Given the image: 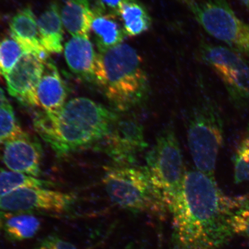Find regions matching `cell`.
Masks as SVG:
<instances>
[{
	"label": "cell",
	"mask_w": 249,
	"mask_h": 249,
	"mask_svg": "<svg viewBox=\"0 0 249 249\" xmlns=\"http://www.w3.org/2000/svg\"><path fill=\"white\" fill-rule=\"evenodd\" d=\"M249 204L246 196L224 194L214 176L185 171L180 188L167 204L173 249H220L232 238L236 211Z\"/></svg>",
	"instance_id": "obj_1"
},
{
	"label": "cell",
	"mask_w": 249,
	"mask_h": 249,
	"mask_svg": "<svg viewBox=\"0 0 249 249\" xmlns=\"http://www.w3.org/2000/svg\"><path fill=\"white\" fill-rule=\"evenodd\" d=\"M118 113L85 97L71 99L57 114L43 112L33 123L36 131L60 157L101 144Z\"/></svg>",
	"instance_id": "obj_2"
},
{
	"label": "cell",
	"mask_w": 249,
	"mask_h": 249,
	"mask_svg": "<svg viewBox=\"0 0 249 249\" xmlns=\"http://www.w3.org/2000/svg\"><path fill=\"white\" fill-rule=\"evenodd\" d=\"M95 82L112 108L127 113L147 97L148 80L141 56L126 43L99 52Z\"/></svg>",
	"instance_id": "obj_3"
},
{
	"label": "cell",
	"mask_w": 249,
	"mask_h": 249,
	"mask_svg": "<svg viewBox=\"0 0 249 249\" xmlns=\"http://www.w3.org/2000/svg\"><path fill=\"white\" fill-rule=\"evenodd\" d=\"M103 184L111 201L120 208L161 219L168 215L166 204L144 166L111 163L105 168Z\"/></svg>",
	"instance_id": "obj_4"
},
{
	"label": "cell",
	"mask_w": 249,
	"mask_h": 249,
	"mask_svg": "<svg viewBox=\"0 0 249 249\" xmlns=\"http://www.w3.org/2000/svg\"><path fill=\"white\" fill-rule=\"evenodd\" d=\"M187 140L196 169L214 176L224 142L222 113L215 102L204 98L189 112L186 119Z\"/></svg>",
	"instance_id": "obj_5"
},
{
	"label": "cell",
	"mask_w": 249,
	"mask_h": 249,
	"mask_svg": "<svg viewBox=\"0 0 249 249\" xmlns=\"http://www.w3.org/2000/svg\"><path fill=\"white\" fill-rule=\"evenodd\" d=\"M208 34L249 58V24L236 15L227 0H179Z\"/></svg>",
	"instance_id": "obj_6"
},
{
	"label": "cell",
	"mask_w": 249,
	"mask_h": 249,
	"mask_svg": "<svg viewBox=\"0 0 249 249\" xmlns=\"http://www.w3.org/2000/svg\"><path fill=\"white\" fill-rule=\"evenodd\" d=\"M152 183L165 203L180 188L185 171L183 157L175 130L168 126L158 134L145 157V166Z\"/></svg>",
	"instance_id": "obj_7"
},
{
	"label": "cell",
	"mask_w": 249,
	"mask_h": 249,
	"mask_svg": "<svg viewBox=\"0 0 249 249\" xmlns=\"http://www.w3.org/2000/svg\"><path fill=\"white\" fill-rule=\"evenodd\" d=\"M200 54L222 81L230 100L238 108L249 106V61L228 47L202 42Z\"/></svg>",
	"instance_id": "obj_8"
},
{
	"label": "cell",
	"mask_w": 249,
	"mask_h": 249,
	"mask_svg": "<svg viewBox=\"0 0 249 249\" xmlns=\"http://www.w3.org/2000/svg\"><path fill=\"white\" fill-rule=\"evenodd\" d=\"M147 147L142 124L127 112L118 113L110 132L99 146L115 164H135Z\"/></svg>",
	"instance_id": "obj_9"
},
{
	"label": "cell",
	"mask_w": 249,
	"mask_h": 249,
	"mask_svg": "<svg viewBox=\"0 0 249 249\" xmlns=\"http://www.w3.org/2000/svg\"><path fill=\"white\" fill-rule=\"evenodd\" d=\"M76 198L74 195L46 188H24L0 198V210L11 213H65Z\"/></svg>",
	"instance_id": "obj_10"
},
{
	"label": "cell",
	"mask_w": 249,
	"mask_h": 249,
	"mask_svg": "<svg viewBox=\"0 0 249 249\" xmlns=\"http://www.w3.org/2000/svg\"><path fill=\"white\" fill-rule=\"evenodd\" d=\"M44 63L35 54H24L4 76L8 91L12 97L27 107H38L36 89Z\"/></svg>",
	"instance_id": "obj_11"
},
{
	"label": "cell",
	"mask_w": 249,
	"mask_h": 249,
	"mask_svg": "<svg viewBox=\"0 0 249 249\" xmlns=\"http://www.w3.org/2000/svg\"><path fill=\"white\" fill-rule=\"evenodd\" d=\"M4 144L2 160L9 170L38 178L43 154L38 139L24 132Z\"/></svg>",
	"instance_id": "obj_12"
},
{
	"label": "cell",
	"mask_w": 249,
	"mask_h": 249,
	"mask_svg": "<svg viewBox=\"0 0 249 249\" xmlns=\"http://www.w3.org/2000/svg\"><path fill=\"white\" fill-rule=\"evenodd\" d=\"M39 107L49 115L60 113L66 104L67 89L54 62L44 63V70L36 89Z\"/></svg>",
	"instance_id": "obj_13"
},
{
	"label": "cell",
	"mask_w": 249,
	"mask_h": 249,
	"mask_svg": "<svg viewBox=\"0 0 249 249\" xmlns=\"http://www.w3.org/2000/svg\"><path fill=\"white\" fill-rule=\"evenodd\" d=\"M9 29L12 38L19 43L26 53L38 56L43 63L49 60V53L40 42L35 16L30 7L21 9L14 16Z\"/></svg>",
	"instance_id": "obj_14"
},
{
	"label": "cell",
	"mask_w": 249,
	"mask_h": 249,
	"mask_svg": "<svg viewBox=\"0 0 249 249\" xmlns=\"http://www.w3.org/2000/svg\"><path fill=\"white\" fill-rule=\"evenodd\" d=\"M65 60L70 70L78 77L94 82L98 54L89 37H72L65 43Z\"/></svg>",
	"instance_id": "obj_15"
},
{
	"label": "cell",
	"mask_w": 249,
	"mask_h": 249,
	"mask_svg": "<svg viewBox=\"0 0 249 249\" xmlns=\"http://www.w3.org/2000/svg\"><path fill=\"white\" fill-rule=\"evenodd\" d=\"M93 16L91 30L97 45L98 51L114 48L123 43L126 36L118 17L102 13L93 9Z\"/></svg>",
	"instance_id": "obj_16"
},
{
	"label": "cell",
	"mask_w": 249,
	"mask_h": 249,
	"mask_svg": "<svg viewBox=\"0 0 249 249\" xmlns=\"http://www.w3.org/2000/svg\"><path fill=\"white\" fill-rule=\"evenodd\" d=\"M60 15L65 29L71 36L89 37L93 12L89 0H67Z\"/></svg>",
	"instance_id": "obj_17"
},
{
	"label": "cell",
	"mask_w": 249,
	"mask_h": 249,
	"mask_svg": "<svg viewBox=\"0 0 249 249\" xmlns=\"http://www.w3.org/2000/svg\"><path fill=\"white\" fill-rule=\"evenodd\" d=\"M39 36L48 53H60L63 50V24L60 9L56 2L52 3L37 21Z\"/></svg>",
	"instance_id": "obj_18"
},
{
	"label": "cell",
	"mask_w": 249,
	"mask_h": 249,
	"mask_svg": "<svg viewBox=\"0 0 249 249\" xmlns=\"http://www.w3.org/2000/svg\"><path fill=\"white\" fill-rule=\"evenodd\" d=\"M40 227L39 218L32 213L5 212L2 230L9 241L21 242L34 238Z\"/></svg>",
	"instance_id": "obj_19"
},
{
	"label": "cell",
	"mask_w": 249,
	"mask_h": 249,
	"mask_svg": "<svg viewBox=\"0 0 249 249\" xmlns=\"http://www.w3.org/2000/svg\"><path fill=\"white\" fill-rule=\"evenodd\" d=\"M126 36H136L147 31L152 20L147 9L138 0H127L118 12Z\"/></svg>",
	"instance_id": "obj_20"
},
{
	"label": "cell",
	"mask_w": 249,
	"mask_h": 249,
	"mask_svg": "<svg viewBox=\"0 0 249 249\" xmlns=\"http://www.w3.org/2000/svg\"><path fill=\"white\" fill-rule=\"evenodd\" d=\"M53 183L12 171H0V198L24 188H49Z\"/></svg>",
	"instance_id": "obj_21"
},
{
	"label": "cell",
	"mask_w": 249,
	"mask_h": 249,
	"mask_svg": "<svg viewBox=\"0 0 249 249\" xmlns=\"http://www.w3.org/2000/svg\"><path fill=\"white\" fill-rule=\"evenodd\" d=\"M233 178L236 184L249 182V123L236 149Z\"/></svg>",
	"instance_id": "obj_22"
},
{
	"label": "cell",
	"mask_w": 249,
	"mask_h": 249,
	"mask_svg": "<svg viewBox=\"0 0 249 249\" xmlns=\"http://www.w3.org/2000/svg\"><path fill=\"white\" fill-rule=\"evenodd\" d=\"M24 54L22 47L12 37L0 39V68L2 74L8 73Z\"/></svg>",
	"instance_id": "obj_23"
},
{
	"label": "cell",
	"mask_w": 249,
	"mask_h": 249,
	"mask_svg": "<svg viewBox=\"0 0 249 249\" xmlns=\"http://www.w3.org/2000/svg\"><path fill=\"white\" fill-rule=\"evenodd\" d=\"M24 132L11 104L0 108V144H4Z\"/></svg>",
	"instance_id": "obj_24"
},
{
	"label": "cell",
	"mask_w": 249,
	"mask_h": 249,
	"mask_svg": "<svg viewBox=\"0 0 249 249\" xmlns=\"http://www.w3.org/2000/svg\"><path fill=\"white\" fill-rule=\"evenodd\" d=\"M231 226L234 235H241L249 241V204L236 212Z\"/></svg>",
	"instance_id": "obj_25"
},
{
	"label": "cell",
	"mask_w": 249,
	"mask_h": 249,
	"mask_svg": "<svg viewBox=\"0 0 249 249\" xmlns=\"http://www.w3.org/2000/svg\"><path fill=\"white\" fill-rule=\"evenodd\" d=\"M31 249H78L75 245L60 236L51 235L41 239Z\"/></svg>",
	"instance_id": "obj_26"
},
{
	"label": "cell",
	"mask_w": 249,
	"mask_h": 249,
	"mask_svg": "<svg viewBox=\"0 0 249 249\" xmlns=\"http://www.w3.org/2000/svg\"><path fill=\"white\" fill-rule=\"evenodd\" d=\"M127 0H97L96 10L102 13L118 16L121 7Z\"/></svg>",
	"instance_id": "obj_27"
},
{
	"label": "cell",
	"mask_w": 249,
	"mask_h": 249,
	"mask_svg": "<svg viewBox=\"0 0 249 249\" xmlns=\"http://www.w3.org/2000/svg\"><path fill=\"white\" fill-rule=\"evenodd\" d=\"M9 104V101L7 97H6L4 90L0 87V108Z\"/></svg>",
	"instance_id": "obj_28"
},
{
	"label": "cell",
	"mask_w": 249,
	"mask_h": 249,
	"mask_svg": "<svg viewBox=\"0 0 249 249\" xmlns=\"http://www.w3.org/2000/svg\"><path fill=\"white\" fill-rule=\"evenodd\" d=\"M5 212L0 211V231L2 230L3 220L5 216Z\"/></svg>",
	"instance_id": "obj_29"
},
{
	"label": "cell",
	"mask_w": 249,
	"mask_h": 249,
	"mask_svg": "<svg viewBox=\"0 0 249 249\" xmlns=\"http://www.w3.org/2000/svg\"><path fill=\"white\" fill-rule=\"evenodd\" d=\"M239 1L244 4L249 10V0H239Z\"/></svg>",
	"instance_id": "obj_30"
},
{
	"label": "cell",
	"mask_w": 249,
	"mask_h": 249,
	"mask_svg": "<svg viewBox=\"0 0 249 249\" xmlns=\"http://www.w3.org/2000/svg\"><path fill=\"white\" fill-rule=\"evenodd\" d=\"M2 74V71H1V68H0V76H1Z\"/></svg>",
	"instance_id": "obj_31"
}]
</instances>
